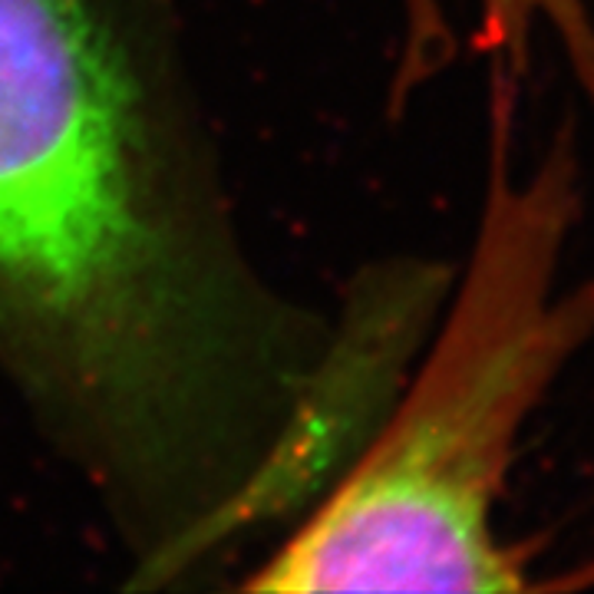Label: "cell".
<instances>
[{
    "mask_svg": "<svg viewBox=\"0 0 594 594\" xmlns=\"http://www.w3.org/2000/svg\"><path fill=\"white\" fill-rule=\"evenodd\" d=\"M515 80L493 73L473 251L443 327L357 459L245 582L251 592H525L528 548L495 528L522 433L594 337V285L562 288L582 218L568 132L515 169Z\"/></svg>",
    "mask_w": 594,
    "mask_h": 594,
    "instance_id": "2",
    "label": "cell"
},
{
    "mask_svg": "<svg viewBox=\"0 0 594 594\" xmlns=\"http://www.w3.org/2000/svg\"><path fill=\"white\" fill-rule=\"evenodd\" d=\"M0 380L97 489L146 585L291 505L390 390L251 268L106 0H0Z\"/></svg>",
    "mask_w": 594,
    "mask_h": 594,
    "instance_id": "1",
    "label": "cell"
},
{
    "mask_svg": "<svg viewBox=\"0 0 594 594\" xmlns=\"http://www.w3.org/2000/svg\"><path fill=\"white\" fill-rule=\"evenodd\" d=\"M403 20L399 93L423 83L453 53L456 33L446 0H394ZM476 10V40L493 57L495 73L518 80L532 63L535 40L555 37L582 93L594 109V20L585 0H469Z\"/></svg>",
    "mask_w": 594,
    "mask_h": 594,
    "instance_id": "3",
    "label": "cell"
}]
</instances>
